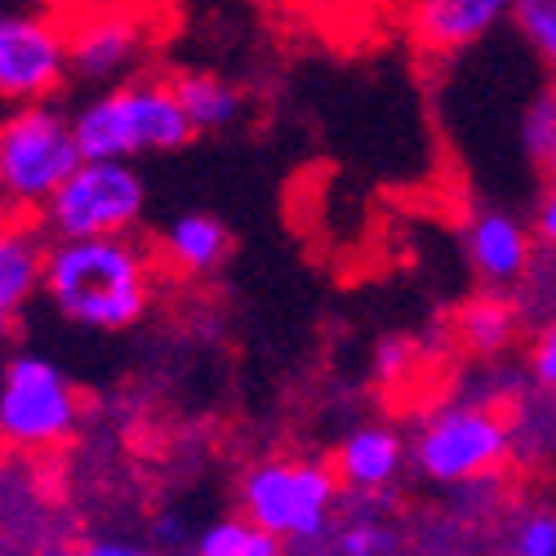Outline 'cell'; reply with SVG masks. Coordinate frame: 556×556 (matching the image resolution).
Masks as SVG:
<instances>
[{
	"instance_id": "cell-1",
	"label": "cell",
	"mask_w": 556,
	"mask_h": 556,
	"mask_svg": "<svg viewBox=\"0 0 556 556\" xmlns=\"http://www.w3.org/2000/svg\"><path fill=\"white\" fill-rule=\"evenodd\" d=\"M152 290L156 263L143 241H134V231L54 241L45 258V294L80 330H129L152 307Z\"/></svg>"
},
{
	"instance_id": "cell-2",
	"label": "cell",
	"mask_w": 556,
	"mask_h": 556,
	"mask_svg": "<svg viewBox=\"0 0 556 556\" xmlns=\"http://www.w3.org/2000/svg\"><path fill=\"white\" fill-rule=\"evenodd\" d=\"M72 129L85 161H134L143 152H178L197 138L174 94V80L152 76L108 85L72 116Z\"/></svg>"
},
{
	"instance_id": "cell-3",
	"label": "cell",
	"mask_w": 556,
	"mask_h": 556,
	"mask_svg": "<svg viewBox=\"0 0 556 556\" xmlns=\"http://www.w3.org/2000/svg\"><path fill=\"white\" fill-rule=\"evenodd\" d=\"M343 481L320 458H263L241 481V513L294 547L326 543Z\"/></svg>"
},
{
	"instance_id": "cell-4",
	"label": "cell",
	"mask_w": 556,
	"mask_h": 556,
	"mask_svg": "<svg viewBox=\"0 0 556 556\" xmlns=\"http://www.w3.org/2000/svg\"><path fill=\"white\" fill-rule=\"evenodd\" d=\"M80 161L72 116L50 103H18L0 125V197L14 210L40 214Z\"/></svg>"
},
{
	"instance_id": "cell-5",
	"label": "cell",
	"mask_w": 556,
	"mask_h": 556,
	"mask_svg": "<svg viewBox=\"0 0 556 556\" xmlns=\"http://www.w3.org/2000/svg\"><path fill=\"white\" fill-rule=\"evenodd\" d=\"M513 454V424L485 401L437 405L414 432V463L428 481L472 485L494 477Z\"/></svg>"
},
{
	"instance_id": "cell-6",
	"label": "cell",
	"mask_w": 556,
	"mask_h": 556,
	"mask_svg": "<svg viewBox=\"0 0 556 556\" xmlns=\"http://www.w3.org/2000/svg\"><path fill=\"white\" fill-rule=\"evenodd\" d=\"M148 214V182L134 161H80L63 188L45 201L40 227L54 241L129 237Z\"/></svg>"
},
{
	"instance_id": "cell-7",
	"label": "cell",
	"mask_w": 556,
	"mask_h": 556,
	"mask_svg": "<svg viewBox=\"0 0 556 556\" xmlns=\"http://www.w3.org/2000/svg\"><path fill=\"white\" fill-rule=\"evenodd\" d=\"M80 424V392L63 369L40 356L18 352L0 369V432L10 450L27 454H50L63 441H72Z\"/></svg>"
},
{
	"instance_id": "cell-8",
	"label": "cell",
	"mask_w": 556,
	"mask_h": 556,
	"mask_svg": "<svg viewBox=\"0 0 556 556\" xmlns=\"http://www.w3.org/2000/svg\"><path fill=\"white\" fill-rule=\"evenodd\" d=\"M63 27L72 50V76L89 85L129 80L156 40L148 0H67Z\"/></svg>"
},
{
	"instance_id": "cell-9",
	"label": "cell",
	"mask_w": 556,
	"mask_h": 556,
	"mask_svg": "<svg viewBox=\"0 0 556 556\" xmlns=\"http://www.w3.org/2000/svg\"><path fill=\"white\" fill-rule=\"evenodd\" d=\"M72 76L63 14L0 10V103H45Z\"/></svg>"
},
{
	"instance_id": "cell-10",
	"label": "cell",
	"mask_w": 556,
	"mask_h": 556,
	"mask_svg": "<svg viewBox=\"0 0 556 556\" xmlns=\"http://www.w3.org/2000/svg\"><path fill=\"white\" fill-rule=\"evenodd\" d=\"M463 250H468L472 271L490 290H513L526 281L534 267V237L517 214L503 210H481L463 227Z\"/></svg>"
},
{
	"instance_id": "cell-11",
	"label": "cell",
	"mask_w": 556,
	"mask_h": 556,
	"mask_svg": "<svg viewBox=\"0 0 556 556\" xmlns=\"http://www.w3.org/2000/svg\"><path fill=\"white\" fill-rule=\"evenodd\" d=\"M409 36L428 54H463L485 40L503 18H513V0H409Z\"/></svg>"
},
{
	"instance_id": "cell-12",
	"label": "cell",
	"mask_w": 556,
	"mask_h": 556,
	"mask_svg": "<svg viewBox=\"0 0 556 556\" xmlns=\"http://www.w3.org/2000/svg\"><path fill=\"white\" fill-rule=\"evenodd\" d=\"M405 441L388 424H361L334 450V472L352 494H379L401 477Z\"/></svg>"
},
{
	"instance_id": "cell-13",
	"label": "cell",
	"mask_w": 556,
	"mask_h": 556,
	"mask_svg": "<svg viewBox=\"0 0 556 556\" xmlns=\"http://www.w3.org/2000/svg\"><path fill=\"white\" fill-rule=\"evenodd\" d=\"M45 231L27 218H0V312L18 316L36 290H45Z\"/></svg>"
},
{
	"instance_id": "cell-14",
	"label": "cell",
	"mask_w": 556,
	"mask_h": 556,
	"mask_svg": "<svg viewBox=\"0 0 556 556\" xmlns=\"http://www.w3.org/2000/svg\"><path fill=\"white\" fill-rule=\"evenodd\" d=\"M231 250V231L223 218L188 210L161 227V258L178 271V276H205L214 271Z\"/></svg>"
},
{
	"instance_id": "cell-15",
	"label": "cell",
	"mask_w": 556,
	"mask_h": 556,
	"mask_svg": "<svg viewBox=\"0 0 556 556\" xmlns=\"http://www.w3.org/2000/svg\"><path fill=\"white\" fill-rule=\"evenodd\" d=\"M454 330L463 339V348L477 356H498L517 343L521 330V303L503 290H485L477 299H468L454 316Z\"/></svg>"
},
{
	"instance_id": "cell-16",
	"label": "cell",
	"mask_w": 556,
	"mask_h": 556,
	"mask_svg": "<svg viewBox=\"0 0 556 556\" xmlns=\"http://www.w3.org/2000/svg\"><path fill=\"white\" fill-rule=\"evenodd\" d=\"M174 94L182 103V112H188L192 129L197 134H218V129H231L241 121V89L223 80V76H210V72H182L174 76Z\"/></svg>"
},
{
	"instance_id": "cell-17",
	"label": "cell",
	"mask_w": 556,
	"mask_h": 556,
	"mask_svg": "<svg viewBox=\"0 0 556 556\" xmlns=\"http://www.w3.org/2000/svg\"><path fill=\"white\" fill-rule=\"evenodd\" d=\"M330 556H388L396 534L379 517H348L339 530H330Z\"/></svg>"
},
{
	"instance_id": "cell-18",
	"label": "cell",
	"mask_w": 556,
	"mask_h": 556,
	"mask_svg": "<svg viewBox=\"0 0 556 556\" xmlns=\"http://www.w3.org/2000/svg\"><path fill=\"white\" fill-rule=\"evenodd\" d=\"M513 27L556 72V0H513Z\"/></svg>"
},
{
	"instance_id": "cell-19",
	"label": "cell",
	"mask_w": 556,
	"mask_h": 556,
	"mask_svg": "<svg viewBox=\"0 0 556 556\" xmlns=\"http://www.w3.org/2000/svg\"><path fill=\"white\" fill-rule=\"evenodd\" d=\"M556 138V85H547L543 94L530 103V112L521 116V143L534 161H543V152L552 148Z\"/></svg>"
},
{
	"instance_id": "cell-20",
	"label": "cell",
	"mask_w": 556,
	"mask_h": 556,
	"mask_svg": "<svg viewBox=\"0 0 556 556\" xmlns=\"http://www.w3.org/2000/svg\"><path fill=\"white\" fill-rule=\"evenodd\" d=\"M254 521L250 517H223L197 534V556H241Z\"/></svg>"
},
{
	"instance_id": "cell-21",
	"label": "cell",
	"mask_w": 556,
	"mask_h": 556,
	"mask_svg": "<svg viewBox=\"0 0 556 556\" xmlns=\"http://www.w3.org/2000/svg\"><path fill=\"white\" fill-rule=\"evenodd\" d=\"M409 375H414V343L409 339H383L375 348V379L388 383V388H396Z\"/></svg>"
},
{
	"instance_id": "cell-22",
	"label": "cell",
	"mask_w": 556,
	"mask_h": 556,
	"mask_svg": "<svg viewBox=\"0 0 556 556\" xmlns=\"http://www.w3.org/2000/svg\"><path fill=\"white\" fill-rule=\"evenodd\" d=\"M517 556H556V513H534L517 526Z\"/></svg>"
},
{
	"instance_id": "cell-23",
	"label": "cell",
	"mask_w": 556,
	"mask_h": 556,
	"mask_svg": "<svg viewBox=\"0 0 556 556\" xmlns=\"http://www.w3.org/2000/svg\"><path fill=\"white\" fill-rule=\"evenodd\" d=\"M530 375L543 392H556V316L543 320V330L534 339V352H530Z\"/></svg>"
},
{
	"instance_id": "cell-24",
	"label": "cell",
	"mask_w": 556,
	"mask_h": 556,
	"mask_svg": "<svg viewBox=\"0 0 556 556\" xmlns=\"http://www.w3.org/2000/svg\"><path fill=\"white\" fill-rule=\"evenodd\" d=\"M72 556H156V552L143 543H129V539H99V543L76 547Z\"/></svg>"
},
{
	"instance_id": "cell-25",
	"label": "cell",
	"mask_w": 556,
	"mask_h": 556,
	"mask_svg": "<svg viewBox=\"0 0 556 556\" xmlns=\"http://www.w3.org/2000/svg\"><path fill=\"white\" fill-rule=\"evenodd\" d=\"M534 237L556 254V182H552L547 197H543L539 210H534Z\"/></svg>"
},
{
	"instance_id": "cell-26",
	"label": "cell",
	"mask_w": 556,
	"mask_h": 556,
	"mask_svg": "<svg viewBox=\"0 0 556 556\" xmlns=\"http://www.w3.org/2000/svg\"><path fill=\"white\" fill-rule=\"evenodd\" d=\"M188 539H192V530L182 526L178 513H161V517H156V543H161V547H182Z\"/></svg>"
},
{
	"instance_id": "cell-27",
	"label": "cell",
	"mask_w": 556,
	"mask_h": 556,
	"mask_svg": "<svg viewBox=\"0 0 556 556\" xmlns=\"http://www.w3.org/2000/svg\"><path fill=\"white\" fill-rule=\"evenodd\" d=\"M241 556H286V539H276L271 530L254 526L250 539H245V547H241Z\"/></svg>"
},
{
	"instance_id": "cell-28",
	"label": "cell",
	"mask_w": 556,
	"mask_h": 556,
	"mask_svg": "<svg viewBox=\"0 0 556 556\" xmlns=\"http://www.w3.org/2000/svg\"><path fill=\"white\" fill-rule=\"evenodd\" d=\"M10 334H14V316H10V312H0V352H5Z\"/></svg>"
},
{
	"instance_id": "cell-29",
	"label": "cell",
	"mask_w": 556,
	"mask_h": 556,
	"mask_svg": "<svg viewBox=\"0 0 556 556\" xmlns=\"http://www.w3.org/2000/svg\"><path fill=\"white\" fill-rule=\"evenodd\" d=\"M539 165H543V169L552 174V182H556V138H552V148L543 152V161H539Z\"/></svg>"
},
{
	"instance_id": "cell-30",
	"label": "cell",
	"mask_w": 556,
	"mask_h": 556,
	"mask_svg": "<svg viewBox=\"0 0 556 556\" xmlns=\"http://www.w3.org/2000/svg\"><path fill=\"white\" fill-rule=\"evenodd\" d=\"M5 450H10V441H5V432H0V463H5Z\"/></svg>"
},
{
	"instance_id": "cell-31",
	"label": "cell",
	"mask_w": 556,
	"mask_h": 556,
	"mask_svg": "<svg viewBox=\"0 0 556 556\" xmlns=\"http://www.w3.org/2000/svg\"><path fill=\"white\" fill-rule=\"evenodd\" d=\"M0 201H5V197H0Z\"/></svg>"
}]
</instances>
